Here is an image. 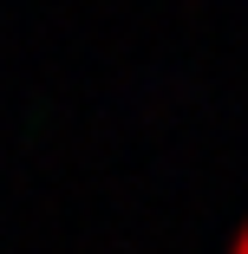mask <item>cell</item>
<instances>
[{
    "label": "cell",
    "instance_id": "cell-1",
    "mask_svg": "<svg viewBox=\"0 0 248 254\" xmlns=\"http://www.w3.org/2000/svg\"><path fill=\"white\" fill-rule=\"evenodd\" d=\"M229 254H248V222H242V235H235V248H229Z\"/></svg>",
    "mask_w": 248,
    "mask_h": 254
}]
</instances>
